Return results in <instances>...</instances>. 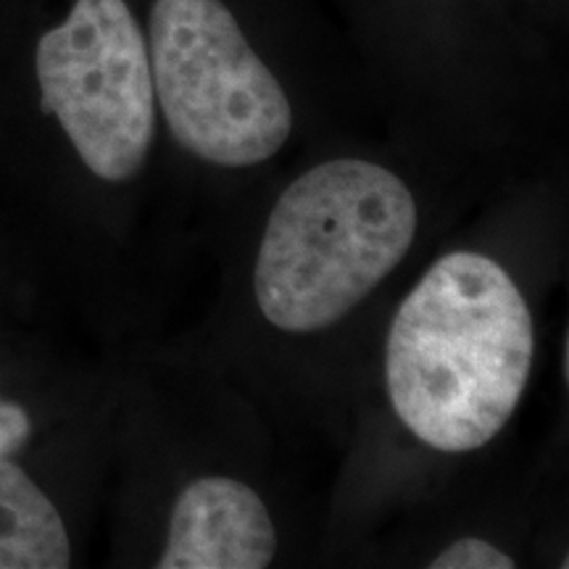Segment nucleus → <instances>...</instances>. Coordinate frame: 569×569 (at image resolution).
I'll return each mask as SVG.
<instances>
[{
	"instance_id": "obj_1",
	"label": "nucleus",
	"mask_w": 569,
	"mask_h": 569,
	"mask_svg": "<svg viewBox=\"0 0 569 569\" xmlns=\"http://www.w3.org/2000/svg\"><path fill=\"white\" fill-rule=\"evenodd\" d=\"M532 356V315L507 269L472 251L448 253L390 322V403L436 451H475L515 415Z\"/></svg>"
},
{
	"instance_id": "obj_2",
	"label": "nucleus",
	"mask_w": 569,
	"mask_h": 569,
	"mask_svg": "<svg viewBox=\"0 0 569 569\" xmlns=\"http://www.w3.org/2000/svg\"><path fill=\"white\" fill-rule=\"evenodd\" d=\"M411 190L380 163L336 159L298 177L277 201L256 261V301L284 332L343 319L415 243Z\"/></svg>"
},
{
	"instance_id": "obj_3",
	"label": "nucleus",
	"mask_w": 569,
	"mask_h": 569,
	"mask_svg": "<svg viewBox=\"0 0 569 569\" xmlns=\"http://www.w3.org/2000/svg\"><path fill=\"white\" fill-rule=\"evenodd\" d=\"M148 56L169 130L198 159L253 167L290 138L288 96L222 0H156Z\"/></svg>"
},
{
	"instance_id": "obj_4",
	"label": "nucleus",
	"mask_w": 569,
	"mask_h": 569,
	"mask_svg": "<svg viewBox=\"0 0 569 569\" xmlns=\"http://www.w3.org/2000/svg\"><path fill=\"white\" fill-rule=\"evenodd\" d=\"M42 109L59 119L84 167L106 182L142 169L156 134L148 42L124 0H77L34 53Z\"/></svg>"
},
{
	"instance_id": "obj_5",
	"label": "nucleus",
	"mask_w": 569,
	"mask_h": 569,
	"mask_svg": "<svg viewBox=\"0 0 569 569\" xmlns=\"http://www.w3.org/2000/svg\"><path fill=\"white\" fill-rule=\"evenodd\" d=\"M277 551V530L261 496L246 482L193 480L172 509L159 569H264Z\"/></svg>"
},
{
	"instance_id": "obj_6",
	"label": "nucleus",
	"mask_w": 569,
	"mask_h": 569,
	"mask_svg": "<svg viewBox=\"0 0 569 569\" xmlns=\"http://www.w3.org/2000/svg\"><path fill=\"white\" fill-rule=\"evenodd\" d=\"M69 532L53 501L19 465L0 459V569H63Z\"/></svg>"
},
{
	"instance_id": "obj_7",
	"label": "nucleus",
	"mask_w": 569,
	"mask_h": 569,
	"mask_svg": "<svg viewBox=\"0 0 569 569\" xmlns=\"http://www.w3.org/2000/svg\"><path fill=\"white\" fill-rule=\"evenodd\" d=\"M432 569H515V559L482 538H459L430 561Z\"/></svg>"
},
{
	"instance_id": "obj_8",
	"label": "nucleus",
	"mask_w": 569,
	"mask_h": 569,
	"mask_svg": "<svg viewBox=\"0 0 569 569\" xmlns=\"http://www.w3.org/2000/svg\"><path fill=\"white\" fill-rule=\"evenodd\" d=\"M32 436V419L11 401H0V459L17 453Z\"/></svg>"
}]
</instances>
